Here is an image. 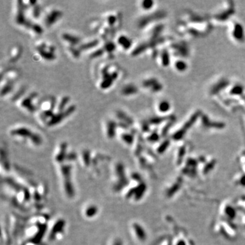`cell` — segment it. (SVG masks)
<instances>
[{
	"label": "cell",
	"mask_w": 245,
	"mask_h": 245,
	"mask_svg": "<svg viewBox=\"0 0 245 245\" xmlns=\"http://www.w3.org/2000/svg\"><path fill=\"white\" fill-rule=\"evenodd\" d=\"M229 36L234 42L242 44L245 41V29L240 22L231 21L229 25Z\"/></svg>",
	"instance_id": "1"
},
{
	"label": "cell",
	"mask_w": 245,
	"mask_h": 245,
	"mask_svg": "<svg viewBox=\"0 0 245 245\" xmlns=\"http://www.w3.org/2000/svg\"><path fill=\"white\" fill-rule=\"evenodd\" d=\"M141 85L143 89L147 90L151 93H158L163 89V84L155 76L145 78L141 83Z\"/></svg>",
	"instance_id": "2"
},
{
	"label": "cell",
	"mask_w": 245,
	"mask_h": 245,
	"mask_svg": "<svg viewBox=\"0 0 245 245\" xmlns=\"http://www.w3.org/2000/svg\"><path fill=\"white\" fill-rule=\"evenodd\" d=\"M76 110V106L74 105H70L67 106L66 109H65L63 111L57 112V113H55L53 115L51 116V118L49 119L46 123V125L49 127L52 126H55L59 123H60L63 120V119L68 117L69 116H70L71 114L73 113Z\"/></svg>",
	"instance_id": "3"
},
{
	"label": "cell",
	"mask_w": 245,
	"mask_h": 245,
	"mask_svg": "<svg viewBox=\"0 0 245 245\" xmlns=\"http://www.w3.org/2000/svg\"><path fill=\"white\" fill-rule=\"evenodd\" d=\"M164 12L159 11L158 12H153L147 14L146 16L141 18L138 20V27L139 28H144L146 25H148L151 23L152 21H156V20H161V18H164Z\"/></svg>",
	"instance_id": "4"
},
{
	"label": "cell",
	"mask_w": 245,
	"mask_h": 245,
	"mask_svg": "<svg viewBox=\"0 0 245 245\" xmlns=\"http://www.w3.org/2000/svg\"><path fill=\"white\" fill-rule=\"evenodd\" d=\"M120 18H121V16H120V13L116 14L110 12L104 16L103 19V21L104 22H105L108 25V27H109L110 29L115 30L116 27H119L117 23L120 24Z\"/></svg>",
	"instance_id": "5"
},
{
	"label": "cell",
	"mask_w": 245,
	"mask_h": 245,
	"mask_svg": "<svg viewBox=\"0 0 245 245\" xmlns=\"http://www.w3.org/2000/svg\"><path fill=\"white\" fill-rule=\"evenodd\" d=\"M37 96L36 93H32L26 97H22L20 102V106L29 112H34L36 110V106L33 100Z\"/></svg>",
	"instance_id": "6"
},
{
	"label": "cell",
	"mask_w": 245,
	"mask_h": 245,
	"mask_svg": "<svg viewBox=\"0 0 245 245\" xmlns=\"http://www.w3.org/2000/svg\"><path fill=\"white\" fill-rule=\"evenodd\" d=\"M63 12L58 9H52L47 13L45 17V24L47 27H50L58 21L62 17Z\"/></svg>",
	"instance_id": "7"
},
{
	"label": "cell",
	"mask_w": 245,
	"mask_h": 245,
	"mask_svg": "<svg viewBox=\"0 0 245 245\" xmlns=\"http://www.w3.org/2000/svg\"><path fill=\"white\" fill-rule=\"evenodd\" d=\"M155 108L159 116H165L170 112L172 104L168 99H162L157 102Z\"/></svg>",
	"instance_id": "8"
},
{
	"label": "cell",
	"mask_w": 245,
	"mask_h": 245,
	"mask_svg": "<svg viewBox=\"0 0 245 245\" xmlns=\"http://www.w3.org/2000/svg\"><path fill=\"white\" fill-rule=\"evenodd\" d=\"M38 50L39 55L46 61H53L55 59V47L52 44H47L46 47Z\"/></svg>",
	"instance_id": "9"
},
{
	"label": "cell",
	"mask_w": 245,
	"mask_h": 245,
	"mask_svg": "<svg viewBox=\"0 0 245 245\" xmlns=\"http://www.w3.org/2000/svg\"><path fill=\"white\" fill-rule=\"evenodd\" d=\"M32 134L33 132L32 130L25 126H18L10 130V134L12 136L18 137V138H29Z\"/></svg>",
	"instance_id": "10"
},
{
	"label": "cell",
	"mask_w": 245,
	"mask_h": 245,
	"mask_svg": "<svg viewBox=\"0 0 245 245\" xmlns=\"http://www.w3.org/2000/svg\"><path fill=\"white\" fill-rule=\"evenodd\" d=\"M172 66L174 70L179 74L185 72L187 70L189 65L185 59L176 58L175 60L172 61Z\"/></svg>",
	"instance_id": "11"
},
{
	"label": "cell",
	"mask_w": 245,
	"mask_h": 245,
	"mask_svg": "<svg viewBox=\"0 0 245 245\" xmlns=\"http://www.w3.org/2000/svg\"><path fill=\"white\" fill-rule=\"evenodd\" d=\"M157 57L159 59V64L163 67H166L172 64L171 54L169 49H163L159 53V55H157Z\"/></svg>",
	"instance_id": "12"
},
{
	"label": "cell",
	"mask_w": 245,
	"mask_h": 245,
	"mask_svg": "<svg viewBox=\"0 0 245 245\" xmlns=\"http://www.w3.org/2000/svg\"><path fill=\"white\" fill-rule=\"evenodd\" d=\"M56 101L53 97H46L41 102L40 108L42 112H54L56 107Z\"/></svg>",
	"instance_id": "13"
},
{
	"label": "cell",
	"mask_w": 245,
	"mask_h": 245,
	"mask_svg": "<svg viewBox=\"0 0 245 245\" xmlns=\"http://www.w3.org/2000/svg\"><path fill=\"white\" fill-rule=\"evenodd\" d=\"M116 42L124 50H129L132 46L133 41L130 37L124 34H120L116 39Z\"/></svg>",
	"instance_id": "14"
},
{
	"label": "cell",
	"mask_w": 245,
	"mask_h": 245,
	"mask_svg": "<svg viewBox=\"0 0 245 245\" xmlns=\"http://www.w3.org/2000/svg\"><path fill=\"white\" fill-rule=\"evenodd\" d=\"M61 38L65 42L68 43L69 46H76L78 44H80V43L81 42V38L76 35L65 32L61 35Z\"/></svg>",
	"instance_id": "15"
},
{
	"label": "cell",
	"mask_w": 245,
	"mask_h": 245,
	"mask_svg": "<svg viewBox=\"0 0 245 245\" xmlns=\"http://www.w3.org/2000/svg\"><path fill=\"white\" fill-rule=\"evenodd\" d=\"M138 92V88L134 84L130 83L124 85L120 89V93L122 95L130 97L134 95H136Z\"/></svg>",
	"instance_id": "16"
},
{
	"label": "cell",
	"mask_w": 245,
	"mask_h": 245,
	"mask_svg": "<svg viewBox=\"0 0 245 245\" xmlns=\"http://www.w3.org/2000/svg\"><path fill=\"white\" fill-rule=\"evenodd\" d=\"M22 50L19 45H14L10 48L9 52V61L10 62H16L21 56Z\"/></svg>",
	"instance_id": "17"
},
{
	"label": "cell",
	"mask_w": 245,
	"mask_h": 245,
	"mask_svg": "<svg viewBox=\"0 0 245 245\" xmlns=\"http://www.w3.org/2000/svg\"><path fill=\"white\" fill-rule=\"evenodd\" d=\"M106 132L108 138L110 139L114 138L116 132V128L118 127L117 123L114 120H109L106 123Z\"/></svg>",
	"instance_id": "18"
},
{
	"label": "cell",
	"mask_w": 245,
	"mask_h": 245,
	"mask_svg": "<svg viewBox=\"0 0 245 245\" xmlns=\"http://www.w3.org/2000/svg\"><path fill=\"white\" fill-rule=\"evenodd\" d=\"M116 116L120 122H123L129 125L130 126L134 123L133 118L122 110H118L116 113Z\"/></svg>",
	"instance_id": "19"
},
{
	"label": "cell",
	"mask_w": 245,
	"mask_h": 245,
	"mask_svg": "<svg viewBox=\"0 0 245 245\" xmlns=\"http://www.w3.org/2000/svg\"><path fill=\"white\" fill-rule=\"evenodd\" d=\"M19 77V73L18 71L15 69H12L8 70L6 72H5V77H4V79H5L6 82H8V83H14V82L16 80L18 79V78Z\"/></svg>",
	"instance_id": "20"
},
{
	"label": "cell",
	"mask_w": 245,
	"mask_h": 245,
	"mask_svg": "<svg viewBox=\"0 0 245 245\" xmlns=\"http://www.w3.org/2000/svg\"><path fill=\"white\" fill-rule=\"evenodd\" d=\"M228 94L230 95H241L243 92V87L240 84H233L232 86L228 85Z\"/></svg>",
	"instance_id": "21"
},
{
	"label": "cell",
	"mask_w": 245,
	"mask_h": 245,
	"mask_svg": "<svg viewBox=\"0 0 245 245\" xmlns=\"http://www.w3.org/2000/svg\"><path fill=\"white\" fill-rule=\"evenodd\" d=\"M98 44H99V40L95 39V40L89 41V42L83 43V44H80L78 46V48L80 51L87 50L89 49L95 48Z\"/></svg>",
	"instance_id": "22"
},
{
	"label": "cell",
	"mask_w": 245,
	"mask_h": 245,
	"mask_svg": "<svg viewBox=\"0 0 245 245\" xmlns=\"http://www.w3.org/2000/svg\"><path fill=\"white\" fill-rule=\"evenodd\" d=\"M69 100H70V97L67 95H64L63 97H61V99L59 100L57 105V112L63 111L65 109H66L67 107H66L67 104L69 102Z\"/></svg>",
	"instance_id": "23"
},
{
	"label": "cell",
	"mask_w": 245,
	"mask_h": 245,
	"mask_svg": "<svg viewBox=\"0 0 245 245\" xmlns=\"http://www.w3.org/2000/svg\"><path fill=\"white\" fill-rule=\"evenodd\" d=\"M155 2L152 0H143L140 3V7L144 11H151L154 8Z\"/></svg>",
	"instance_id": "24"
},
{
	"label": "cell",
	"mask_w": 245,
	"mask_h": 245,
	"mask_svg": "<svg viewBox=\"0 0 245 245\" xmlns=\"http://www.w3.org/2000/svg\"><path fill=\"white\" fill-rule=\"evenodd\" d=\"M14 85L12 83H8L5 82L4 84H1V97L7 95L9 94L12 90H13Z\"/></svg>",
	"instance_id": "25"
},
{
	"label": "cell",
	"mask_w": 245,
	"mask_h": 245,
	"mask_svg": "<svg viewBox=\"0 0 245 245\" xmlns=\"http://www.w3.org/2000/svg\"><path fill=\"white\" fill-rule=\"evenodd\" d=\"M102 48H104V50H105V52H108L109 55H112V52L115 50L116 48V44L115 43L112 42V41L110 40H106L105 43H104V46Z\"/></svg>",
	"instance_id": "26"
},
{
	"label": "cell",
	"mask_w": 245,
	"mask_h": 245,
	"mask_svg": "<svg viewBox=\"0 0 245 245\" xmlns=\"http://www.w3.org/2000/svg\"><path fill=\"white\" fill-rule=\"evenodd\" d=\"M120 138H121L123 141H124L125 142L128 144H132L133 141H134V135H133L132 133H122L121 135H120Z\"/></svg>",
	"instance_id": "27"
},
{
	"label": "cell",
	"mask_w": 245,
	"mask_h": 245,
	"mask_svg": "<svg viewBox=\"0 0 245 245\" xmlns=\"http://www.w3.org/2000/svg\"><path fill=\"white\" fill-rule=\"evenodd\" d=\"M29 140L32 141V142L35 145H40L42 144V140L40 135L37 134L36 132H33L32 135L29 138Z\"/></svg>",
	"instance_id": "28"
},
{
	"label": "cell",
	"mask_w": 245,
	"mask_h": 245,
	"mask_svg": "<svg viewBox=\"0 0 245 245\" xmlns=\"http://www.w3.org/2000/svg\"><path fill=\"white\" fill-rule=\"evenodd\" d=\"M67 49H68L69 53L72 55L73 57L77 59L80 57V54L81 51L80 50L78 47L76 48L74 46H67Z\"/></svg>",
	"instance_id": "29"
},
{
	"label": "cell",
	"mask_w": 245,
	"mask_h": 245,
	"mask_svg": "<svg viewBox=\"0 0 245 245\" xmlns=\"http://www.w3.org/2000/svg\"><path fill=\"white\" fill-rule=\"evenodd\" d=\"M30 29L32 31V32L34 33V34L36 35H40L42 34L43 32V29L42 27H41L40 24L36 23H32V25Z\"/></svg>",
	"instance_id": "30"
},
{
	"label": "cell",
	"mask_w": 245,
	"mask_h": 245,
	"mask_svg": "<svg viewBox=\"0 0 245 245\" xmlns=\"http://www.w3.org/2000/svg\"><path fill=\"white\" fill-rule=\"evenodd\" d=\"M104 52H105V50H104L103 48L95 49V50H93V52L91 53V55H90V57H91V59L97 58V57H101L102 55H103L104 54Z\"/></svg>",
	"instance_id": "31"
},
{
	"label": "cell",
	"mask_w": 245,
	"mask_h": 245,
	"mask_svg": "<svg viewBox=\"0 0 245 245\" xmlns=\"http://www.w3.org/2000/svg\"><path fill=\"white\" fill-rule=\"evenodd\" d=\"M135 228V231H136V232H137V234H138V237L140 239H142V240H144L145 238V234H144V230H142V228H141L140 226L138 225H136V226L134 227Z\"/></svg>",
	"instance_id": "32"
},
{
	"label": "cell",
	"mask_w": 245,
	"mask_h": 245,
	"mask_svg": "<svg viewBox=\"0 0 245 245\" xmlns=\"http://www.w3.org/2000/svg\"><path fill=\"white\" fill-rule=\"evenodd\" d=\"M32 8H33V9L32 11V15L33 16V17L35 18H38L40 15V12H41L40 6H39V5H36V6H33Z\"/></svg>",
	"instance_id": "33"
},
{
	"label": "cell",
	"mask_w": 245,
	"mask_h": 245,
	"mask_svg": "<svg viewBox=\"0 0 245 245\" xmlns=\"http://www.w3.org/2000/svg\"><path fill=\"white\" fill-rule=\"evenodd\" d=\"M175 48H176V49H179V48H180V46H176V47ZM181 48H185V46H182ZM176 49H174V50H176ZM181 51H182V52H183V54H184V53H185V52H183V51H184L183 50H182Z\"/></svg>",
	"instance_id": "34"
}]
</instances>
